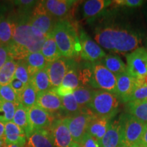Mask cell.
<instances>
[{
    "label": "cell",
    "mask_w": 147,
    "mask_h": 147,
    "mask_svg": "<svg viewBox=\"0 0 147 147\" xmlns=\"http://www.w3.org/2000/svg\"><path fill=\"white\" fill-rule=\"evenodd\" d=\"M29 16L20 14L13 38L8 45L10 57L15 61L24 60L31 53L40 52L47 38L31 25Z\"/></svg>",
    "instance_id": "1"
},
{
    "label": "cell",
    "mask_w": 147,
    "mask_h": 147,
    "mask_svg": "<svg viewBox=\"0 0 147 147\" xmlns=\"http://www.w3.org/2000/svg\"><path fill=\"white\" fill-rule=\"evenodd\" d=\"M95 42L103 49L113 53H129L139 48L136 33L117 25H107L95 29Z\"/></svg>",
    "instance_id": "2"
},
{
    "label": "cell",
    "mask_w": 147,
    "mask_h": 147,
    "mask_svg": "<svg viewBox=\"0 0 147 147\" xmlns=\"http://www.w3.org/2000/svg\"><path fill=\"white\" fill-rule=\"evenodd\" d=\"M53 36L63 57L71 59L80 53L81 47L76 30L68 20L57 22Z\"/></svg>",
    "instance_id": "3"
},
{
    "label": "cell",
    "mask_w": 147,
    "mask_h": 147,
    "mask_svg": "<svg viewBox=\"0 0 147 147\" xmlns=\"http://www.w3.org/2000/svg\"><path fill=\"white\" fill-rule=\"evenodd\" d=\"M119 108V99L115 93L96 90L87 109L96 117L113 120L118 113Z\"/></svg>",
    "instance_id": "4"
},
{
    "label": "cell",
    "mask_w": 147,
    "mask_h": 147,
    "mask_svg": "<svg viewBox=\"0 0 147 147\" xmlns=\"http://www.w3.org/2000/svg\"><path fill=\"white\" fill-rule=\"evenodd\" d=\"M121 124V146L123 147H137L142 138L146 124L138 120L127 113L119 118Z\"/></svg>",
    "instance_id": "5"
},
{
    "label": "cell",
    "mask_w": 147,
    "mask_h": 147,
    "mask_svg": "<svg viewBox=\"0 0 147 147\" xmlns=\"http://www.w3.org/2000/svg\"><path fill=\"white\" fill-rule=\"evenodd\" d=\"M89 83L95 90H102L115 94L117 76L100 62H97L92 66Z\"/></svg>",
    "instance_id": "6"
},
{
    "label": "cell",
    "mask_w": 147,
    "mask_h": 147,
    "mask_svg": "<svg viewBox=\"0 0 147 147\" xmlns=\"http://www.w3.org/2000/svg\"><path fill=\"white\" fill-rule=\"evenodd\" d=\"M95 115L89 110H84L81 113L65 118L66 123L74 142L80 144L84 136L87 134L88 126Z\"/></svg>",
    "instance_id": "7"
},
{
    "label": "cell",
    "mask_w": 147,
    "mask_h": 147,
    "mask_svg": "<svg viewBox=\"0 0 147 147\" xmlns=\"http://www.w3.org/2000/svg\"><path fill=\"white\" fill-rule=\"evenodd\" d=\"M127 71L136 79L147 76V50L139 47L126 55Z\"/></svg>",
    "instance_id": "8"
},
{
    "label": "cell",
    "mask_w": 147,
    "mask_h": 147,
    "mask_svg": "<svg viewBox=\"0 0 147 147\" xmlns=\"http://www.w3.org/2000/svg\"><path fill=\"white\" fill-rule=\"evenodd\" d=\"M57 22V21L48 14L40 6L38 2L35 5L29 16V23L31 25L46 37L52 34Z\"/></svg>",
    "instance_id": "9"
},
{
    "label": "cell",
    "mask_w": 147,
    "mask_h": 147,
    "mask_svg": "<svg viewBox=\"0 0 147 147\" xmlns=\"http://www.w3.org/2000/svg\"><path fill=\"white\" fill-rule=\"evenodd\" d=\"M79 40L81 47L80 56L84 60L91 63H97L107 55L102 48L84 31L80 32Z\"/></svg>",
    "instance_id": "10"
},
{
    "label": "cell",
    "mask_w": 147,
    "mask_h": 147,
    "mask_svg": "<svg viewBox=\"0 0 147 147\" xmlns=\"http://www.w3.org/2000/svg\"><path fill=\"white\" fill-rule=\"evenodd\" d=\"M76 3V1L70 0H46L38 2L48 14L57 21L67 20L66 18L70 14Z\"/></svg>",
    "instance_id": "11"
},
{
    "label": "cell",
    "mask_w": 147,
    "mask_h": 147,
    "mask_svg": "<svg viewBox=\"0 0 147 147\" xmlns=\"http://www.w3.org/2000/svg\"><path fill=\"white\" fill-rule=\"evenodd\" d=\"M54 147H71L74 142L65 118L55 119L49 129Z\"/></svg>",
    "instance_id": "12"
},
{
    "label": "cell",
    "mask_w": 147,
    "mask_h": 147,
    "mask_svg": "<svg viewBox=\"0 0 147 147\" xmlns=\"http://www.w3.org/2000/svg\"><path fill=\"white\" fill-rule=\"evenodd\" d=\"M28 113L33 132L37 130H49L55 120L52 114L42 109L38 105L29 109Z\"/></svg>",
    "instance_id": "13"
},
{
    "label": "cell",
    "mask_w": 147,
    "mask_h": 147,
    "mask_svg": "<svg viewBox=\"0 0 147 147\" xmlns=\"http://www.w3.org/2000/svg\"><path fill=\"white\" fill-rule=\"evenodd\" d=\"M71 66L70 61L65 57L48 63L46 69L53 88L59 87Z\"/></svg>",
    "instance_id": "14"
},
{
    "label": "cell",
    "mask_w": 147,
    "mask_h": 147,
    "mask_svg": "<svg viewBox=\"0 0 147 147\" xmlns=\"http://www.w3.org/2000/svg\"><path fill=\"white\" fill-rule=\"evenodd\" d=\"M137 87V80L127 72L117 75L115 95L121 102L127 103L129 99Z\"/></svg>",
    "instance_id": "15"
},
{
    "label": "cell",
    "mask_w": 147,
    "mask_h": 147,
    "mask_svg": "<svg viewBox=\"0 0 147 147\" xmlns=\"http://www.w3.org/2000/svg\"><path fill=\"white\" fill-rule=\"evenodd\" d=\"M36 105L53 115L62 110L61 97L57 94L53 89L39 92L38 93Z\"/></svg>",
    "instance_id": "16"
},
{
    "label": "cell",
    "mask_w": 147,
    "mask_h": 147,
    "mask_svg": "<svg viewBox=\"0 0 147 147\" xmlns=\"http://www.w3.org/2000/svg\"><path fill=\"white\" fill-rule=\"evenodd\" d=\"M122 132L120 121H112L105 135L99 141L100 147H119L121 146Z\"/></svg>",
    "instance_id": "17"
},
{
    "label": "cell",
    "mask_w": 147,
    "mask_h": 147,
    "mask_svg": "<svg viewBox=\"0 0 147 147\" xmlns=\"http://www.w3.org/2000/svg\"><path fill=\"white\" fill-rule=\"evenodd\" d=\"M5 140L8 144H15L19 147H25L27 143L25 132L12 121L5 123Z\"/></svg>",
    "instance_id": "18"
},
{
    "label": "cell",
    "mask_w": 147,
    "mask_h": 147,
    "mask_svg": "<svg viewBox=\"0 0 147 147\" xmlns=\"http://www.w3.org/2000/svg\"><path fill=\"white\" fill-rule=\"evenodd\" d=\"M113 120L95 116L88 126L87 134L100 141L105 135Z\"/></svg>",
    "instance_id": "19"
},
{
    "label": "cell",
    "mask_w": 147,
    "mask_h": 147,
    "mask_svg": "<svg viewBox=\"0 0 147 147\" xmlns=\"http://www.w3.org/2000/svg\"><path fill=\"white\" fill-rule=\"evenodd\" d=\"M25 147H54L49 130H37L27 138Z\"/></svg>",
    "instance_id": "20"
},
{
    "label": "cell",
    "mask_w": 147,
    "mask_h": 147,
    "mask_svg": "<svg viewBox=\"0 0 147 147\" xmlns=\"http://www.w3.org/2000/svg\"><path fill=\"white\" fill-rule=\"evenodd\" d=\"M113 1L108 0H88L82 5V14L85 18H92L108 8Z\"/></svg>",
    "instance_id": "21"
},
{
    "label": "cell",
    "mask_w": 147,
    "mask_h": 147,
    "mask_svg": "<svg viewBox=\"0 0 147 147\" xmlns=\"http://www.w3.org/2000/svg\"><path fill=\"white\" fill-rule=\"evenodd\" d=\"M15 22L10 16L0 12V43L8 45L13 38Z\"/></svg>",
    "instance_id": "22"
},
{
    "label": "cell",
    "mask_w": 147,
    "mask_h": 147,
    "mask_svg": "<svg viewBox=\"0 0 147 147\" xmlns=\"http://www.w3.org/2000/svg\"><path fill=\"white\" fill-rule=\"evenodd\" d=\"M40 53L43 55L48 63L54 62L63 57L53 38V33L47 37L42 46Z\"/></svg>",
    "instance_id": "23"
},
{
    "label": "cell",
    "mask_w": 147,
    "mask_h": 147,
    "mask_svg": "<svg viewBox=\"0 0 147 147\" xmlns=\"http://www.w3.org/2000/svg\"><path fill=\"white\" fill-rule=\"evenodd\" d=\"M12 122L23 130L27 138L33 133L29 119L28 110L24 108L21 104H18L14 113Z\"/></svg>",
    "instance_id": "24"
},
{
    "label": "cell",
    "mask_w": 147,
    "mask_h": 147,
    "mask_svg": "<svg viewBox=\"0 0 147 147\" xmlns=\"http://www.w3.org/2000/svg\"><path fill=\"white\" fill-rule=\"evenodd\" d=\"M100 63L116 76L127 71L126 65L118 55H106Z\"/></svg>",
    "instance_id": "25"
},
{
    "label": "cell",
    "mask_w": 147,
    "mask_h": 147,
    "mask_svg": "<svg viewBox=\"0 0 147 147\" xmlns=\"http://www.w3.org/2000/svg\"><path fill=\"white\" fill-rule=\"evenodd\" d=\"M127 113L147 124V100L127 103Z\"/></svg>",
    "instance_id": "26"
},
{
    "label": "cell",
    "mask_w": 147,
    "mask_h": 147,
    "mask_svg": "<svg viewBox=\"0 0 147 147\" xmlns=\"http://www.w3.org/2000/svg\"><path fill=\"white\" fill-rule=\"evenodd\" d=\"M30 76H32L37 71L47 67L48 61L40 52L31 53L25 59Z\"/></svg>",
    "instance_id": "27"
},
{
    "label": "cell",
    "mask_w": 147,
    "mask_h": 147,
    "mask_svg": "<svg viewBox=\"0 0 147 147\" xmlns=\"http://www.w3.org/2000/svg\"><path fill=\"white\" fill-rule=\"evenodd\" d=\"M38 93L47 91L53 89L47 69L45 68L37 71L30 78V82Z\"/></svg>",
    "instance_id": "28"
},
{
    "label": "cell",
    "mask_w": 147,
    "mask_h": 147,
    "mask_svg": "<svg viewBox=\"0 0 147 147\" xmlns=\"http://www.w3.org/2000/svg\"><path fill=\"white\" fill-rule=\"evenodd\" d=\"M38 91L31 83L25 86L21 93L18 95L19 104L29 110L37 104Z\"/></svg>",
    "instance_id": "29"
},
{
    "label": "cell",
    "mask_w": 147,
    "mask_h": 147,
    "mask_svg": "<svg viewBox=\"0 0 147 147\" xmlns=\"http://www.w3.org/2000/svg\"><path fill=\"white\" fill-rule=\"evenodd\" d=\"M96 90L93 88L79 87L73 91V95L78 104L82 108H87Z\"/></svg>",
    "instance_id": "30"
},
{
    "label": "cell",
    "mask_w": 147,
    "mask_h": 147,
    "mask_svg": "<svg viewBox=\"0 0 147 147\" xmlns=\"http://www.w3.org/2000/svg\"><path fill=\"white\" fill-rule=\"evenodd\" d=\"M16 68V61L10 57L0 69V85H7L14 78Z\"/></svg>",
    "instance_id": "31"
},
{
    "label": "cell",
    "mask_w": 147,
    "mask_h": 147,
    "mask_svg": "<svg viewBox=\"0 0 147 147\" xmlns=\"http://www.w3.org/2000/svg\"><path fill=\"white\" fill-rule=\"evenodd\" d=\"M61 101L62 110L65 112L67 116V117L77 115L84 110V108H82L78 105L72 93L61 97Z\"/></svg>",
    "instance_id": "32"
},
{
    "label": "cell",
    "mask_w": 147,
    "mask_h": 147,
    "mask_svg": "<svg viewBox=\"0 0 147 147\" xmlns=\"http://www.w3.org/2000/svg\"><path fill=\"white\" fill-rule=\"evenodd\" d=\"M61 87L65 88L74 91L80 86V76L77 72L76 69L70 67L67 72L66 73L65 77L63 79Z\"/></svg>",
    "instance_id": "33"
},
{
    "label": "cell",
    "mask_w": 147,
    "mask_h": 147,
    "mask_svg": "<svg viewBox=\"0 0 147 147\" xmlns=\"http://www.w3.org/2000/svg\"><path fill=\"white\" fill-rule=\"evenodd\" d=\"M17 105L12 102L0 101V121L4 124L12 121Z\"/></svg>",
    "instance_id": "34"
},
{
    "label": "cell",
    "mask_w": 147,
    "mask_h": 147,
    "mask_svg": "<svg viewBox=\"0 0 147 147\" xmlns=\"http://www.w3.org/2000/svg\"><path fill=\"white\" fill-rule=\"evenodd\" d=\"M14 78L21 81L25 86L29 83L31 76L25 60L16 61V68Z\"/></svg>",
    "instance_id": "35"
},
{
    "label": "cell",
    "mask_w": 147,
    "mask_h": 147,
    "mask_svg": "<svg viewBox=\"0 0 147 147\" xmlns=\"http://www.w3.org/2000/svg\"><path fill=\"white\" fill-rule=\"evenodd\" d=\"M0 101L12 102L15 104H19L18 95L14 91L10 84L0 85Z\"/></svg>",
    "instance_id": "36"
},
{
    "label": "cell",
    "mask_w": 147,
    "mask_h": 147,
    "mask_svg": "<svg viewBox=\"0 0 147 147\" xmlns=\"http://www.w3.org/2000/svg\"><path fill=\"white\" fill-rule=\"evenodd\" d=\"M145 100H147V84L137 85L127 102Z\"/></svg>",
    "instance_id": "37"
},
{
    "label": "cell",
    "mask_w": 147,
    "mask_h": 147,
    "mask_svg": "<svg viewBox=\"0 0 147 147\" xmlns=\"http://www.w3.org/2000/svg\"><path fill=\"white\" fill-rule=\"evenodd\" d=\"M14 3L18 7L20 14L29 15L28 12L32 10L35 5H36L37 1H32V0H19V1H14Z\"/></svg>",
    "instance_id": "38"
},
{
    "label": "cell",
    "mask_w": 147,
    "mask_h": 147,
    "mask_svg": "<svg viewBox=\"0 0 147 147\" xmlns=\"http://www.w3.org/2000/svg\"><path fill=\"white\" fill-rule=\"evenodd\" d=\"M79 144L80 147H100L99 141L88 134H86L84 136Z\"/></svg>",
    "instance_id": "39"
},
{
    "label": "cell",
    "mask_w": 147,
    "mask_h": 147,
    "mask_svg": "<svg viewBox=\"0 0 147 147\" xmlns=\"http://www.w3.org/2000/svg\"><path fill=\"white\" fill-rule=\"evenodd\" d=\"M10 57L8 45L0 43V69Z\"/></svg>",
    "instance_id": "40"
},
{
    "label": "cell",
    "mask_w": 147,
    "mask_h": 147,
    "mask_svg": "<svg viewBox=\"0 0 147 147\" xmlns=\"http://www.w3.org/2000/svg\"><path fill=\"white\" fill-rule=\"evenodd\" d=\"M115 3L129 8H136L142 5L144 3V1L141 0H118V1H115Z\"/></svg>",
    "instance_id": "41"
},
{
    "label": "cell",
    "mask_w": 147,
    "mask_h": 147,
    "mask_svg": "<svg viewBox=\"0 0 147 147\" xmlns=\"http://www.w3.org/2000/svg\"><path fill=\"white\" fill-rule=\"evenodd\" d=\"M9 84H10L11 87L13 89L14 91H15L18 95H19L20 93H21V91H23V89L25 87V85L23 83V82L20 81V80H18V79L14 78L12 79V80L10 82V83Z\"/></svg>",
    "instance_id": "42"
},
{
    "label": "cell",
    "mask_w": 147,
    "mask_h": 147,
    "mask_svg": "<svg viewBox=\"0 0 147 147\" xmlns=\"http://www.w3.org/2000/svg\"><path fill=\"white\" fill-rule=\"evenodd\" d=\"M137 147H147V124L146 125L144 131L143 132L142 138Z\"/></svg>",
    "instance_id": "43"
},
{
    "label": "cell",
    "mask_w": 147,
    "mask_h": 147,
    "mask_svg": "<svg viewBox=\"0 0 147 147\" xmlns=\"http://www.w3.org/2000/svg\"><path fill=\"white\" fill-rule=\"evenodd\" d=\"M5 138V124L0 121V140Z\"/></svg>",
    "instance_id": "44"
},
{
    "label": "cell",
    "mask_w": 147,
    "mask_h": 147,
    "mask_svg": "<svg viewBox=\"0 0 147 147\" xmlns=\"http://www.w3.org/2000/svg\"><path fill=\"white\" fill-rule=\"evenodd\" d=\"M8 144H7V142H5V140L2 139L0 140V147H8Z\"/></svg>",
    "instance_id": "45"
},
{
    "label": "cell",
    "mask_w": 147,
    "mask_h": 147,
    "mask_svg": "<svg viewBox=\"0 0 147 147\" xmlns=\"http://www.w3.org/2000/svg\"><path fill=\"white\" fill-rule=\"evenodd\" d=\"M71 147H80V144H78V143H74Z\"/></svg>",
    "instance_id": "46"
},
{
    "label": "cell",
    "mask_w": 147,
    "mask_h": 147,
    "mask_svg": "<svg viewBox=\"0 0 147 147\" xmlns=\"http://www.w3.org/2000/svg\"><path fill=\"white\" fill-rule=\"evenodd\" d=\"M8 147H19L18 146H17V145H15V144H8Z\"/></svg>",
    "instance_id": "47"
},
{
    "label": "cell",
    "mask_w": 147,
    "mask_h": 147,
    "mask_svg": "<svg viewBox=\"0 0 147 147\" xmlns=\"http://www.w3.org/2000/svg\"><path fill=\"white\" fill-rule=\"evenodd\" d=\"M119 147H123V146H119Z\"/></svg>",
    "instance_id": "48"
}]
</instances>
